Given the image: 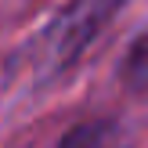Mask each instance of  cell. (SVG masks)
Returning <instances> with one entry per match:
<instances>
[{
	"label": "cell",
	"mask_w": 148,
	"mask_h": 148,
	"mask_svg": "<svg viewBox=\"0 0 148 148\" xmlns=\"http://www.w3.org/2000/svg\"><path fill=\"white\" fill-rule=\"evenodd\" d=\"M123 4L127 0H69L33 40L29 47L33 69L40 76H58V72L72 69L94 47V40L112 25Z\"/></svg>",
	"instance_id": "6da1fadb"
},
{
	"label": "cell",
	"mask_w": 148,
	"mask_h": 148,
	"mask_svg": "<svg viewBox=\"0 0 148 148\" xmlns=\"http://www.w3.org/2000/svg\"><path fill=\"white\" fill-rule=\"evenodd\" d=\"M54 148H127V130H123L119 119H83L72 123L62 137H58Z\"/></svg>",
	"instance_id": "7a4b0ae2"
},
{
	"label": "cell",
	"mask_w": 148,
	"mask_h": 148,
	"mask_svg": "<svg viewBox=\"0 0 148 148\" xmlns=\"http://www.w3.org/2000/svg\"><path fill=\"white\" fill-rule=\"evenodd\" d=\"M119 83L127 94L148 98V33H141L119 58Z\"/></svg>",
	"instance_id": "3957f363"
}]
</instances>
